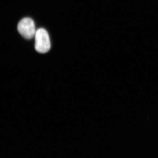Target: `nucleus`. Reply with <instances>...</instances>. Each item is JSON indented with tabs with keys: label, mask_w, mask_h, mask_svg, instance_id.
<instances>
[{
	"label": "nucleus",
	"mask_w": 158,
	"mask_h": 158,
	"mask_svg": "<svg viewBox=\"0 0 158 158\" xmlns=\"http://www.w3.org/2000/svg\"><path fill=\"white\" fill-rule=\"evenodd\" d=\"M35 48L38 52L45 53L51 48V42L48 33L45 29L40 28L36 31L35 36Z\"/></svg>",
	"instance_id": "f257e3e1"
},
{
	"label": "nucleus",
	"mask_w": 158,
	"mask_h": 158,
	"mask_svg": "<svg viewBox=\"0 0 158 158\" xmlns=\"http://www.w3.org/2000/svg\"><path fill=\"white\" fill-rule=\"evenodd\" d=\"M17 29L19 34L27 39L33 38L37 31L34 21L30 18H25L20 21Z\"/></svg>",
	"instance_id": "f03ea898"
}]
</instances>
